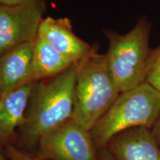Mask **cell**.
<instances>
[{
  "mask_svg": "<svg viewBox=\"0 0 160 160\" xmlns=\"http://www.w3.org/2000/svg\"><path fill=\"white\" fill-rule=\"evenodd\" d=\"M33 43L20 45L0 56L2 96L31 82Z\"/></svg>",
  "mask_w": 160,
  "mask_h": 160,
  "instance_id": "cell-10",
  "label": "cell"
},
{
  "mask_svg": "<svg viewBox=\"0 0 160 160\" xmlns=\"http://www.w3.org/2000/svg\"><path fill=\"white\" fill-rule=\"evenodd\" d=\"M159 1H160V0H159Z\"/></svg>",
  "mask_w": 160,
  "mask_h": 160,
  "instance_id": "cell-19",
  "label": "cell"
},
{
  "mask_svg": "<svg viewBox=\"0 0 160 160\" xmlns=\"http://www.w3.org/2000/svg\"><path fill=\"white\" fill-rule=\"evenodd\" d=\"M151 25L147 17L140 18L125 34L105 31L109 42L105 53L107 65L120 91L134 88L146 82Z\"/></svg>",
  "mask_w": 160,
  "mask_h": 160,
  "instance_id": "cell-4",
  "label": "cell"
},
{
  "mask_svg": "<svg viewBox=\"0 0 160 160\" xmlns=\"http://www.w3.org/2000/svg\"><path fill=\"white\" fill-rule=\"evenodd\" d=\"M159 116L160 92L148 82L122 92L90 131L95 148H106L114 136L132 128L152 129Z\"/></svg>",
  "mask_w": 160,
  "mask_h": 160,
  "instance_id": "cell-3",
  "label": "cell"
},
{
  "mask_svg": "<svg viewBox=\"0 0 160 160\" xmlns=\"http://www.w3.org/2000/svg\"><path fill=\"white\" fill-rule=\"evenodd\" d=\"M42 159L97 160L91 132L71 119L39 140Z\"/></svg>",
  "mask_w": 160,
  "mask_h": 160,
  "instance_id": "cell-6",
  "label": "cell"
},
{
  "mask_svg": "<svg viewBox=\"0 0 160 160\" xmlns=\"http://www.w3.org/2000/svg\"><path fill=\"white\" fill-rule=\"evenodd\" d=\"M34 84L27 83L0 97V146L8 144L16 130L25 122Z\"/></svg>",
  "mask_w": 160,
  "mask_h": 160,
  "instance_id": "cell-9",
  "label": "cell"
},
{
  "mask_svg": "<svg viewBox=\"0 0 160 160\" xmlns=\"http://www.w3.org/2000/svg\"><path fill=\"white\" fill-rule=\"evenodd\" d=\"M151 131L156 141H157V142L158 143V145H159L160 148V116L158 118L157 122L155 123V125L152 128Z\"/></svg>",
  "mask_w": 160,
  "mask_h": 160,
  "instance_id": "cell-14",
  "label": "cell"
},
{
  "mask_svg": "<svg viewBox=\"0 0 160 160\" xmlns=\"http://www.w3.org/2000/svg\"><path fill=\"white\" fill-rule=\"evenodd\" d=\"M0 160H5V157H3V155H2V153L1 151H0Z\"/></svg>",
  "mask_w": 160,
  "mask_h": 160,
  "instance_id": "cell-17",
  "label": "cell"
},
{
  "mask_svg": "<svg viewBox=\"0 0 160 160\" xmlns=\"http://www.w3.org/2000/svg\"><path fill=\"white\" fill-rule=\"evenodd\" d=\"M6 155L11 160H45V159H34L29 156L22 153L19 149L17 148L13 147V145H10L9 143L5 145Z\"/></svg>",
  "mask_w": 160,
  "mask_h": 160,
  "instance_id": "cell-13",
  "label": "cell"
},
{
  "mask_svg": "<svg viewBox=\"0 0 160 160\" xmlns=\"http://www.w3.org/2000/svg\"><path fill=\"white\" fill-rule=\"evenodd\" d=\"M25 0H0V5H16L22 2Z\"/></svg>",
  "mask_w": 160,
  "mask_h": 160,
  "instance_id": "cell-16",
  "label": "cell"
},
{
  "mask_svg": "<svg viewBox=\"0 0 160 160\" xmlns=\"http://www.w3.org/2000/svg\"><path fill=\"white\" fill-rule=\"evenodd\" d=\"M79 62L51 79L35 82L20 128L27 142H39L71 119Z\"/></svg>",
  "mask_w": 160,
  "mask_h": 160,
  "instance_id": "cell-1",
  "label": "cell"
},
{
  "mask_svg": "<svg viewBox=\"0 0 160 160\" xmlns=\"http://www.w3.org/2000/svg\"><path fill=\"white\" fill-rule=\"evenodd\" d=\"M146 82L160 92V45L151 50L150 53Z\"/></svg>",
  "mask_w": 160,
  "mask_h": 160,
  "instance_id": "cell-12",
  "label": "cell"
},
{
  "mask_svg": "<svg viewBox=\"0 0 160 160\" xmlns=\"http://www.w3.org/2000/svg\"><path fill=\"white\" fill-rule=\"evenodd\" d=\"M45 11L44 0L0 5V56L25 43H33Z\"/></svg>",
  "mask_w": 160,
  "mask_h": 160,
  "instance_id": "cell-5",
  "label": "cell"
},
{
  "mask_svg": "<svg viewBox=\"0 0 160 160\" xmlns=\"http://www.w3.org/2000/svg\"><path fill=\"white\" fill-rule=\"evenodd\" d=\"M120 93L105 56L99 54L92 48L88 54L79 62L71 119L91 131Z\"/></svg>",
  "mask_w": 160,
  "mask_h": 160,
  "instance_id": "cell-2",
  "label": "cell"
},
{
  "mask_svg": "<svg viewBox=\"0 0 160 160\" xmlns=\"http://www.w3.org/2000/svg\"><path fill=\"white\" fill-rule=\"evenodd\" d=\"M75 64L39 36L33 43L30 82L53 77Z\"/></svg>",
  "mask_w": 160,
  "mask_h": 160,
  "instance_id": "cell-11",
  "label": "cell"
},
{
  "mask_svg": "<svg viewBox=\"0 0 160 160\" xmlns=\"http://www.w3.org/2000/svg\"><path fill=\"white\" fill-rule=\"evenodd\" d=\"M97 160H115L113 156L107 148L100 150L99 154H97Z\"/></svg>",
  "mask_w": 160,
  "mask_h": 160,
  "instance_id": "cell-15",
  "label": "cell"
},
{
  "mask_svg": "<svg viewBox=\"0 0 160 160\" xmlns=\"http://www.w3.org/2000/svg\"><path fill=\"white\" fill-rule=\"evenodd\" d=\"M2 97V92H1V89H0V97Z\"/></svg>",
  "mask_w": 160,
  "mask_h": 160,
  "instance_id": "cell-18",
  "label": "cell"
},
{
  "mask_svg": "<svg viewBox=\"0 0 160 160\" xmlns=\"http://www.w3.org/2000/svg\"><path fill=\"white\" fill-rule=\"evenodd\" d=\"M38 36L73 62L84 59L92 47L73 33L70 19L46 17L40 24Z\"/></svg>",
  "mask_w": 160,
  "mask_h": 160,
  "instance_id": "cell-8",
  "label": "cell"
},
{
  "mask_svg": "<svg viewBox=\"0 0 160 160\" xmlns=\"http://www.w3.org/2000/svg\"><path fill=\"white\" fill-rule=\"evenodd\" d=\"M115 160H160V148L151 129L137 127L114 136L107 147Z\"/></svg>",
  "mask_w": 160,
  "mask_h": 160,
  "instance_id": "cell-7",
  "label": "cell"
}]
</instances>
